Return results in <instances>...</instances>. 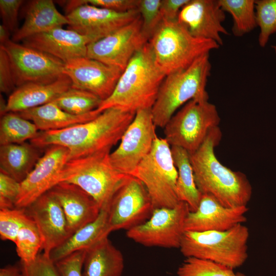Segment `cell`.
I'll return each instance as SVG.
<instances>
[{"instance_id": "6da1fadb", "label": "cell", "mask_w": 276, "mask_h": 276, "mask_svg": "<svg viewBox=\"0 0 276 276\" xmlns=\"http://www.w3.org/2000/svg\"><path fill=\"white\" fill-rule=\"evenodd\" d=\"M135 113L118 107L103 111L94 119L57 130L39 131L30 143L42 148L60 145L69 151L68 161L110 152L120 141Z\"/></svg>"}, {"instance_id": "7a4b0ae2", "label": "cell", "mask_w": 276, "mask_h": 276, "mask_svg": "<svg viewBox=\"0 0 276 276\" xmlns=\"http://www.w3.org/2000/svg\"><path fill=\"white\" fill-rule=\"evenodd\" d=\"M221 137L218 127L196 151L189 153L196 186L202 195L213 197L225 207L247 206L252 193L248 179L242 172L223 165L215 154Z\"/></svg>"}, {"instance_id": "3957f363", "label": "cell", "mask_w": 276, "mask_h": 276, "mask_svg": "<svg viewBox=\"0 0 276 276\" xmlns=\"http://www.w3.org/2000/svg\"><path fill=\"white\" fill-rule=\"evenodd\" d=\"M165 77L156 65L148 42L132 58L111 95L96 110L101 113L118 107L135 113L141 109H151Z\"/></svg>"}, {"instance_id": "277c9868", "label": "cell", "mask_w": 276, "mask_h": 276, "mask_svg": "<svg viewBox=\"0 0 276 276\" xmlns=\"http://www.w3.org/2000/svg\"><path fill=\"white\" fill-rule=\"evenodd\" d=\"M209 55H203L187 68L166 76L151 109L156 127L164 128L177 109L189 101H209L206 85L212 68Z\"/></svg>"}, {"instance_id": "5b68a950", "label": "cell", "mask_w": 276, "mask_h": 276, "mask_svg": "<svg viewBox=\"0 0 276 276\" xmlns=\"http://www.w3.org/2000/svg\"><path fill=\"white\" fill-rule=\"evenodd\" d=\"M156 65L166 75L184 70L220 46L192 36L178 21L163 20L148 41Z\"/></svg>"}, {"instance_id": "8992f818", "label": "cell", "mask_w": 276, "mask_h": 276, "mask_svg": "<svg viewBox=\"0 0 276 276\" xmlns=\"http://www.w3.org/2000/svg\"><path fill=\"white\" fill-rule=\"evenodd\" d=\"M248 228L239 224L225 231H186L179 249L186 258L209 260L235 269L248 258Z\"/></svg>"}, {"instance_id": "52a82bcc", "label": "cell", "mask_w": 276, "mask_h": 276, "mask_svg": "<svg viewBox=\"0 0 276 276\" xmlns=\"http://www.w3.org/2000/svg\"><path fill=\"white\" fill-rule=\"evenodd\" d=\"M111 152H103L67 161L61 171L58 183L74 184L90 195L101 210L107 209L121 185L129 175L112 165Z\"/></svg>"}, {"instance_id": "ba28073f", "label": "cell", "mask_w": 276, "mask_h": 276, "mask_svg": "<svg viewBox=\"0 0 276 276\" xmlns=\"http://www.w3.org/2000/svg\"><path fill=\"white\" fill-rule=\"evenodd\" d=\"M132 176L145 186L153 209L173 208L180 201L176 193L177 170L171 146L165 138H155L150 152L137 167Z\"/></svg>"}, {"instance_id": "9c48e42d", "label": "cell", "mask_w": 276, "mask_h": 276, "mask_svg": "<svg viewBox=\"0 0 276 276\" xmlns=\"http://www.w3.org/2000/svg\"><path fill=\"white\" fill-rule=\"evenodd\" d=\"M220 122L214 104L209 101L192 100L168 122L164 128L165 139L171 146L181 147L192 153L213 129L219 127Z\"/></svg>"}, {"instance_id": "30bf717a", "label": "cell", "mask_w": 276, "mask_h": 276, "mask_svg": "<svg viewBox=\"0 0 276 276\" xmlns=\"http://www.w3.org/2000/svg\"><path fill=\"white\" fill-rule=\"evenodd\" d=\"M190 212L188 204L183 201L173 208L153 209L146 221L127 231L126 236L147 247L179 248Z\"/></svg>"}, {"instance_id": "8fae6325", "label": "cell", "mask_w": 276, "mask_h": 276, "mask_svg": "<svg viewBox=\"0 0 276 276\" xmlns=\"http://www.w3.org/2000/svg\"><path fill=\"white\" fill-rule=\"evenodd\" d=\"M63 2L68 22L67 29L85 36L90 43L108 36L140 15L137 9L118 12L81 3L80 0Z\"/></svg>"}, {"instance_id": "7c38bea8", "label": "cell", "mask_w": 276, "mask_h": 276, "mask_svg": "<svg viewBox=\"0 0 276 276\" xmlns=\"http://www.w3.org/2000/svg\"><path fill=\"white\" fill-rule=\"evenodd\" d=\"M151 109L138 110L124 133L118 148L110 153L113 167L132 176L142 160L150 152L157 137Z\"/></svg>"}, {"instance_id": "4fadbf2b", "label": "cell", "mask_w": 276, "mask_h": 276, "mask_svg": "<svg viewBox=\"0 0 276 276\" xmlns=\"http://www.w3.org/2000/svg\"><path fill=\"white\" fill-rule=\"evenodd\" d=\"M111 232L128 229L146 221L153 206L144 184L137 178L128 176L112 196L107 208Z\"/></svg>"}, {"instance_id": "5bb4252c", "label": "cell", "mask_w": 276, "mask_h": 276, "mask_svg": "<svg viewBox=\"0 0 276 276\" xmlns=\"http://www.w3.org/2000/svg\"><path fill=\"white\" fill-rule=\"evenodd\" d=\"M2 46L11 65L16 87L49 82L63 75L65 63L41 51L9 40Z\"/></svg>"}, {"instance_id": "9a60e30c", "label": "cell", "mask_w": 276, "mask_h": 276, "mask_svg": "<svg viewBox=\"0 0 276 276\" xmlns=\"http://www.w3.org/2000/svg\"><path fill=\"white\" fill-rule=\"evenodd\" d=\"M148 42L142 31L140 15L108 36L88 44L86 57L123 71L134 55Z\"/></svg>"}, {"instance_id": "2e32d148", "label": "cell", "mask_w": 276, "mask_h": 276, "mask_svg": "<svg viewBox=\"0 0 276 276\" xmlns=\"http://www.w3.org/2000/svg\"><path fill=\"white\" fill-rule=\"evenodd\" d=\"M69 151L60 145L46 150L27 177L20 183L15 207L26 209L58 182L59 175L68 161Z\"/></svg>"}, {"instance_id": "e0dca14e", "label": "cell", "mask_w": 276, "mask_h": 276, "mask_svg": "<svg viewBox=\"0 0 276 276\" xmlns=\"http://www.w3.org/2000/svg\"><path fill=\"white\" fill-rule=\"evenodd\" d=\"M122 72L117 67L86 57L67 61L63 69L72 87L91 93L102 101L111 95Z\"/></svg>"}, {"instance_id": "ac0fdd59", "label": "cell", "mask_w": 276, "mask_h": 276, "mask_svg": "<svg viewBox=\"0 0 276 276\" xmlns=\"http://www.w3.org/2000/svg\"><path fill=\"white\" fill-rule=\"evenodd\" d=\"M219 0H189L182 7L177 21L195 37L223 44L221 35L229 33L222 23L225 14Z\"/></svg>"}, {"instance_id": "d6986e66", "label": "cell", "mask_w": 276, "mask_h": 276, "mask_svg": "<svg viewBox=\"0 0 276 276\" xmlns=\"http://www.w3.org/2000/svg\"><path fill=\"white\" fill-rule=\"evenodd\" d=\"M26 209L35 223L42 240L43 253L51 251L71 235L63 210L56 198L49 191Z\"/></svg>"}, {"instance_id": "ffe728a7", "label": "cell", "mask_w": 276, "mask_h": 276, "mask_svg": "<svg viewBox=\"0 0 276 276\" xmlns=\"http://www.w3.org/2000/svg\"><path fill=\"white\" fill-rule=\"evenodd\" d=\"M247 206L226 208L213 197L202 195L194 212H190L185 223V231L195 232L225 231L247 221Z\"/></svg>"}, {"instance_id": "44dd1931", "label": "cell", "mask_w": 276, "mask_h": 276, "mask_svg": "<svg viewBox=\"0 0 276 276\" xmlns=\"http://www.w3.org/2000/svg\"><path fill=\"white\" fill-rule=\"evenodd\" d=\"M49 192L60 204L71 235L95 220L100 213L101 209L95 199L74 184L60 182Z\"/></svg>"}, {"instance_id": "7402d4cb", "label": "cell", "mask_w": 276, "mask_h": 276, "mask_svg": "<svg viewBox=\"0 0 276 276\" xmlns=\"http://www.w3.org/2000/svg\"><path fill=\"white\" fill-rule=\"evenodd\" d=\"M22 42L25 45L48 54L64 63L86 57L87 47L90 43L85 36L62 27L31 36Z\"/></svg>"}, {"instance_id": "603a6c76", "label": "cell", "mask_w": 276, "mask_h": 276, "mask_svg": "<svg viewBox=\"0 0 276 276\" xmlns=\"http://www.w3.org/2000/svg\"><path fill=\"white\" fill-rule=\"evenodd\" d=\"M71 87V81L64 74L51 82L21 85L10 94L6 103L5 113L20 112L49 103Z\"/></svg>"}, {"instance_id": "cb8c5ba5", "label": "cell", "mask_w": 276, "mask_h": 276, "mask_svg": "<svg viewBox=\"0 0 276 276\" xmlns=\"http://www.w3.org/2000/svg\"><path fill=\"white\" fill-rule=\"evenodd\" d=\"M23 25L13 34L12 40L17 42L31 36L68 25L66 16L56 8L52 0H33L25 7Z\"/></svg>"}, {"instance_id": "d4e9b609", "label": "cell", "mask_w": 276, "mask_h": 276, "mask_svg": "<svg viewBox=\"0 0 276 276\" xmlns=\"http://www.w3.org/2000/svg\"><path fill=\"white\" fill-rule=\"evenodd\" d=\"M111 232L108 223L107 209L101 210L97 218L81 227L63 243L54 248L49 257L54 263L72 254L87 250Z\"/></svg>"}, {"instance_id": "484cf974", "label": "cell", "mask_w": 276, "mask_h": 276, "mask_svg": "<svg viewBox=\"0 0 276 276\" xmlns=\"http://www.w3.org/2000/svg\"><path fill=\"white\" fill-rule=\"evenodd\" d=\"M124 268L122 252L107 236L86 250L82 276H121Z\"/></svg>"}, {"instance_id": "4316f807", "label": "cell", "mask_w": 276, "mask_h": 276, "mask_svg": "<svg viewBox=\"0 0 276 276\" xmlns=\"http://www.w3.org/2000/svg\"><path fill=\"white\" fill-rule=\"evenodd\" d=\"M42 149L26 142L1 145L0 172L20 183L27 177L41 157Z\"/></svg>"}, {"instance_id": "83f0119b", "label": "cell", "mask_w": 276, "mask_h": 276, "mask_svg": "<svg viewBox=\"0 0 276 276\" xmlns=\"http://www.w3.org/2000/svg\"><path fill=\"white\" fill-rule=\"evenodd\" d=\"M17 113L33 122L39 131L64 129L91 121L101 113L96 109L84 115L72 114L62 110L52 101L42 106Z\"/></svg>"}, {"instance_id": "f1b7e54d", "label": "cell", "mask_w": 276, "mask_h": 276, "mask_svg": "<svg viewBox=\"0 0 276 276\" xmlns=\"http://www.w3.org/2000/svg\"><path fill=\"white\" fill-rule=\"evenodd\" d=\"M174 163L177 170L176 193L179 201L187 203L190 212L198 207L202 194L197 189L189 152L177 146H171Z\"/></svg>"}, {"instance_id": "f546056e", "label": "cell", "mask_w": 276, "mask_h": 276, "mask_svg": "<svg viewBox=\"0 0 276 276\" xmlns=\"http://www.w3.org/2000/svg\"><path fill=\"white\" fill-rule=\"evenodd\" d=\"M38 130L31 121L17 112H8L1 116L0 121V145L21 144L31 140Z\"/></svg>"}, {"instance_id": "4dcf8cb0", "label": "cell", "mask_w": 276, "mask_h": 276, "mask_svg": "<svg viewBox=\"0 0 276 276\" xmlns=\"http://www.w3.org/2000/svg\"><path fill=\"white\" fill-rule=\"evenodd\" d=\"M225 12L233 18L232 31L236 37H241L257 27L255 0H219Z\"/></svg>"}, {"instance_id": "1f68e13d", "label": "cell", "mask_w": 276, "mask_h": 276, "mask_svg": "<svg viewBox=\"0 0 276 276\" xmlns=\"http://www.w3.org/2000/svg\"><path fill=\"white\" fill-rule=\"evenodd\" d=\"M102 101L91 93L71 87L52 102L70 114L84 115L97 109Z\"/></svg>"}, {"instance_id": "d6a6232c", "label": "cell", "mask_w": 276, "mask_h": 276, "mask_svg": "<svg viewBox=\"0 0 276 276\" xmlns=\"http://www.w3.org/2000/svg\"><path fill=\"white\" fill-rule=\"evenodd\" d=\"M15 244L17 254L24 263L34 261L42 249L41 236L35 223L29 216L18 233Z\"/></svg>"}, {"instance_id": "836d02e7", "label": "cell", "mask_w": 276, "mask_h": 276, "mask_svg": "<svg viewBox=\"0 0 276 276\" xmlns=\"http://www.w3.org/2000/svg\"><path fill=\"white\" fill-rule=\"evenodd\" d=\"M178 276H244L223 265L193 257L186 258L177 270Z\"/></svg>"}, {"instance_id": "e575fe53", "label": "cell", "mask_w": 276, "mask_h": 276, "mask_svg": "<svg viewBox=\"0 0 276 276\" xmlns=\"http://www.w3.org/2000/svg\"><path fill=\"white\" fill-rule=\"evenodd\" d=\"M257 27L260 29L259 45L265 47L270 36L276 33V0H256Z\"/></svg>"}, {"instance_id": "d590c367", "label": "cell", "mask_w": 276, "mask_h": 276, "mask_svg": "<svg viewBox=\"0 0 276 276\" xmlns=\"http://www.w3.org/2000/svg\"><path fill=\"white\" fill-rule=\"evenodd\" d=\"M28 217L25 209L0 210V236L3 240L15 242L18 233Z\"/></svg>"}, {"instance_id": "8d00e7d4", "label": "cell", "mask_w": 276, "mask_h": 276, "mask_svg": "<svg viewBox=\"0 0 276 276\" xmlns=\"http://www.w3.org/2000/svg\"><path fill=\"white\" fill-rule=\"evenodd\" d=\"M161 0H139L137 10L142 20V31L148 41L163 21Z\"/></svg>"}, {"instance_id": "74e56055", "label": "cell", "mask_w": 276, "mask_h": 276, "mask_svg": "<svg viewBox=\"0 0 276 276\" xmlns=\"http://www.w3.org/2000/svg\"><path fill=\"white\" fill-rule=\"evenodd\" d=\"M22 276H61L55 263L44 254H39L31 262H20Z\"/></svg>"}, {"instance_id": "f35d334b", "label": "cell", "mask_w": 276, "mask_h": 276, "mask_svg": "<svg viewBox=\"0 0 276 276\" xmlns=\"http://www.w3.org/2000/svg\"><path fill=\"white\" fill-rule=\"evenodd\" d=\"M19 191V182L0 172V210L15 208Z\"/></svg>"}, {"instance_id": "ab89813d", "label": "cell", "mask_w": 276, "mask_h": 276, "mask_svg": "<svg viewBox=\"0 0 276 276\" xmlns=\"http://www.w3.org/2000/svg\"><path fill=\"white\" fill-rule=\"evenodd\" d=\"M86 250L78 251L55 262L61 276H82Z\"/></svg>"}, {"instance_id": "60d3db41", "label": "cell", "mask_w": 276, "mask_h": 276, "mask_svg": "<svg viewBox=\"0 0 276 276\" xmlns=\"http://www.w3.org/2000/svg\"><path fill=\"white\" fill-rule=\"evenodd\" d=\"M24 2L22 0L0 1V13L3 21L2 24L13 34L19 29L18 28V13Z\"/></svg>"}, {"instance_id": "b9f144b4", "label": "cell", "mask_w": 276, "mask_h": 276, "mask_svg": "<svg viewBox=\"0 0 276 276\" xmlns=\"http://www.w3.org/2000/svg\"><path fill=\"white\" fill-rule=\"evenodd\" d=\"M13 71L8 55L0 45V90L5 94L12 93L15 89Z\"/></svg>"}, {"instance_id": "7bdbcfd3", "label": "cell", "mask_w": 276, "mask_h": 276, "mask_svg": "<svg viewBox=\"0 0 276 276\" xmlns=\"http://www.w3.org/2000/svg\"><path fill=\"white\" fill-rule=\"evenodd\" d=\"M139 1V0H80L81 3L118 12H126L137 9Z\"/></svg>"}, {"instance_id": "ee69618b", "label": "cell", "mask_w": 276, "mask_h": 276, "mask_svg": "<svg viewBox=\"0 0 276 276\" xmlns=\"http://www.w3.org/2000/svg\"><path fill=\"white\" fill-rule=\"evenodd\" d=\"M189 0H161L160 12L163 20L177 21L182 7Z\"/></svg>"}, {"instance_id": "f6af8a7d", "label": "cell", "mask_w": 276, "mask_h": 276, "mask_svg": "<svg viewBox=\"0 0 276 276\" xmlns=\"http://www.w3.org/2000/svg\"><path fill=\"white\" fill-rule=\"evenodd\" d=\"M0 276H22L19 265H8L0 269Z\"/></svg>"}, {"instance_id": "bcb514c9", "label": "cell", "mask_w": 276, "mask_h": 276, "mask_svg": "<svg viewBox=\"0 0 276 276\" xmlns=\"http://www.w3.org/2000/svg\"><path fill=\"white\" fill-rule=\"evenodd\" d=\"M11 32L3 24L0 25V44L3 45L10 40Z\"/></svg>"}, {"instance_id": "7dc6e473", "label": "cell", "mask_w": 276, "mask_h": 276, "mask_svg": "<svg viewBox=\"0 0 276 276\" xmlns=\"http://www.w3.org/2000/svg\"><path fill=\"white\" fill-rule=\"evenodd\" d=\"M272 48L273 49V51L274 52L275 55L276 56V44L272 45Z\"/></svg>"}]
</instances>
